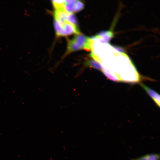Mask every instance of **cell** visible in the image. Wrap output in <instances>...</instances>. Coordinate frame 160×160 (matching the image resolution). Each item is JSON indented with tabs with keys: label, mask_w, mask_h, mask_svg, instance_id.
Instances as JSON below:
<instances>
[{
	"label": "cell",
	"mask_w": 160,
	"mask_h": 160,
	"mask_svg": "<svg viewBox=\"0 0 160 160\" xmlns=\"http://www.w3.org/2000/svg\"><path fill=\"white\" fill-rule=\"evenodd\" d=\"M85 65L87 66L102 71V69L100 64L95 60H88L86 62Z\"/></svg>",
	"instance_id": "52a82bcc"
},
{
	"label": "cell",
	"mask_w": 160,
	"mask_h": 160,
	"mask_svg": "<svg viewBox=\"0 0 160 160\" xmlns=\"http://www.w3.org/2000/svg\"><path fill=\"white\" fill-rule=\"evenodd\" d=\"M54 26L57 35L66 36L72 34H79L77 26L67 20L60 22L54 20Z\"/></svg>",
	"instance_id": "3957f363"
},
{
	"label": "cell",
	"mask_w": 160,
	"mask_h": 160,
	"mask_svg": "<svg viewBox=\"0 0 160 160\" xmlns=\"http://www.w3.org/2000/svg\"><path fill=\"white\" fill-rule=\"evenodd\" d=\"M160 155L157 153L147 154L131 160H159Z\"/></svg>",
	"instance_id": "8992f818"
},
{
	"label": "cell",
	"mask_w": 160,
	"mask_h": 160,
	"mask_svg": "<svg viewBox=\"0 0 160 160\" xmlns=\"http://www.w3.org/2000/svg\"><path fill=\"white\" fill-rule=\"evenodd\" d=\"M113 36V33L111 31H103L99 33L93 38L99 40L100 42L107 43Z\"/></svg>",
	"instance_id": "277c9868"
},
{
	"label": "cell",
	"mask_w": 160,
	"mask_h": 160,
	"mask_svg": "<svg viewBox=\"0 0 160 160\" xmlns=\"http://www.w3.org/2000/svg\"><path fill=\"white\" fill-rule=\"evenodd\" d=\"M112 47L113 48H114L115 49L119 51V52H120L121 53H124V51L122 48L116 46H112Z\"/></svg>",
	"instance_id": "ba28073f"
},
{
	"label": "cell",
	"mask_w": 160,
	"mask_h": 160,
	"mask_svg": "<svg viewBox=\"0 0 160 160\" xmlns=\"http://www.w3.org/2000/svg\"><path fill=\"white\" fill-rule=\"evenodd\" d=\"M142 87L146 92L153 99L156 103L160 106V95L156 92L146 86L145 84H141Z\"/></svg>",
	"instance_id": "5b68a950"
},
{
	"label": "cell",
	"mask_w": 160,
	"mask_h": 160,
	"mask_svg": "<svg viewBox=\"0 0 160 160\" xmlns=\"http://www.w3.org/2000/svg\"><path fill=\"white\" fill-rule=\"evenodd\" d=\"M91 38L82 34H77L68 42V52L83 49H91Z\"/></svg>",
	"instance_id": "7a4b0ae2"
},
{
	"label": "cell",
	"mask_w": 160,
	"mask_h": 160,
	"mask_svg": "<svg viewBox=\"0 0 160 160\" xmlns=\"http://www.w3.org/2000/svg\"><path fill=\"white\" fill-rule=\"evenodd\" d=\"M52 3L55 10L67 13L79 12L84 7V4L79 0H53Z\"/></svg>",
	"instance_id": "6da1fadb"
}]
</instances>
